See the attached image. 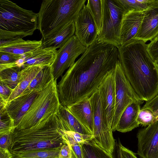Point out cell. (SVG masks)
Returning <instances> with one entry per match:
<instances>
[{"label": "cell", "instance_id": "obj_1", "mask_svg": "<svg viewBox=\"0 0 158 158\" xmlns=\"http://www.w3.org/2000/svg\"><path fill=\"white\" fill-rule=\"evenodd\" d=\"M119 60L117 47L97 39L69 68L57 84L60 104L66 106L89 98Z\"/></svg>", "mask_w": 158, "mask_h": 158}, {"label": "cell", "instance_id": "obj_2", "mask_svg": "<svg viewBox=\"0 0 158 158\" xmlns=\"http://www.w3.org/2000/svg\"><path fill=\"white\" fill-rule=\"evenodd\" d=\"M147 44L135 40L118 48L124 73L139 99L148 101L158 94V68L150 56Z\"/></svg>", "mask_w": 158, "mask_h": 158}, {"label": "cell", "instance_id": "obj_3", "mask_svg": "<svg viewBox=\"0 0 158 158\" xmlns=\"http://www.w3.org/2000/svg\"><path fill=\"white\" fill-rule=\"evenodd\" d=\"M61 122L56 113L42 119L30 127L15 129L11 133L12 142L8 149L13 155L43 149L61 148L63 139Z\"/></svg>", "mask_w": 158, "mask_h": 158}, {"label": "cell", "instance_id": "obj_4", "mask_svg": "<svg viewBox=\"0 0 158 158\" xmlns=\"http://www.w3.org/2000/svg\"><path fill=\"white\" fill-rule=\"evenodd\" d=\"M86 0H44L38 13V29L43 40L74 22Z\"/></svg>", "mask_w": 158, "mask_h": 158}, {"label": "cell", "instance_id": "obj_5", "mask_svg": "<svg viewBox=\"0 0 158 158\" xmlns=\"http://www.w3.org/2000/svg\"><path fill=\"white\" fill-rule=\"evenodd\" d=\"M38 25V13L9 0H0V41L31 35Z\"/></svg>", "mask_w": 158, "mask_h": 158}, {"label": "cell", "instance_id": "obj_6", "mask_svg": "<svg viewBox=\"0 0 158 158\" xmlns=\"http://www.w3.org/2000/svg\"><path fill=\"white\" fill-rule=\"evenodd\" d=\"M56 80L53 79L41 91L15 129L30 127L57 112L60 103Z\"/></svg>", "mask_w": 158, "mask_h": 158}, {"label": "cell", "instance_id": "obj_7", "mask_svg": "<svg viewBox=\"0 0 158 158\" xmlns=\"http://www.w3.org/2000/svg\"><path fill=\"white\" fill-rule=\"evenodd\" d=\"M102 24L97 39L118 48L121 45L122 21L127 11L118 0H102Z\"/></svg>", "mask_w": 158, "mask_h": 158}, {"label": "cell", "instance_id": "obj_8", "mask_svg": "<svg viewBox=\"0 0 158 158\" xmlns=\"http://www.w3.org/2000/svg\"><path fill=\"white\" fill-rule=\"evenodd\" d=\"M93 113V127L92 140L112 154L115 143L111 128L106 123L98 89L89 98Z\"/></svg>", "mask_w": 158, "mask_h": 158}, {"label": "cell", "instance_id": "obj_9", "mask_svg": "<svg viewBox=\"0 0 158 158\" xmlns=\"http://www.w3.org/2000/svg\"><path fill=\"white\" fill-rule=\"evenodd\" d=\"M115 83V106L111 129L116 131L119 119L124 110L131 103L143 102L135 93L126 78L119 60L114 69Z\"/></svg>", "mask_w": 158, "mask_h": 158}, {"label": "cell", "instance_id": "obj_10", "mask_svg": "<svg viewBox=\"0 0 158 158\" xmlns=\"http://www.w3.org/2000/svg\"><path fill=\"white\" fill-rule=\"evenodd\" d=\"M87 48L74 35L57 50L56 58L51 66L54 79L57 80L61 76L65 70L74 63L76 59L83 53Z\"/></svg>", "mask_w": 158, "mask_h": 158}, {"label": "cell", "instance_id": "obj_11", "mask_svg": "<svg viewBox=\"0 0 158 158\" xmlns=\"http://www.w3.org/2000/svg\"><path fill=\"white\" fill-rule=\"evenodd\" d=\"M74 35L81 43L87 48L97 39L98 29L90 10L85 5L74 22Z\"/></svg>", "mask_w": 158, "mask_h": 158}, {"label": "cell", "instance_id": "obj_12", "mask_svg": "<svg viewBox=\"0 0 158 158\" xmlns=\"http://www.w3.org/2000/svg\"><path fill=\"white\" fill-rule=\"evenodd\" d=\"M137 138V155L141 158H158V119L139 129Z\"/></svg>", "mask_w": 158, "mask_h": 158}, {"label": "cell", "instance_id": "obj_13", "mask_svg": "<svg viewBox=\"0 0 158 158\" xmlns=\"http://www.w3.org/2000/svg\"><path fill=\"white\" fill-rule=\"evenodd\" d=\"M114 69L106 76L98 88L105 121L111 128L115 106Z\"/></svg>", "mask_w": 158, "mask_h": 158}, {"label": "cell", "instance_id": "obj_14", "mask_svg": "<svg viewBox=\"0 0 158 158\" xmlns=\"http://www.w3.org/2000/svg\"><path fill=\"white\" fill-rule=\"evenodd\" d=\"M143 13L140 27L135 39L146 43L158 35V0H152Z\"/></svg>", "mask_w": 158, "mask_h": 158}, {"label": "cell", "instance_id": "obj_15", "mask_svg": "<svg viewBox=\"0 0 158 158\" xmlns=\"http://www.w3.org/2000/svg\"><path fill=\"white\" fill-rule=\"evenodd\" d=\"M42 90L35 89L31 91L25 90L8 104L6 108L7 111L14 120L16 127Z\"/></svg>", "mask_w": 158, "mask_h": 158}, {"label": "cell", "instance_id": "obj_16", "mask_svg": "<svg viewBox=\"0 0 158 158\" xmlns=\"http://www.w3.org/2000/svg\"><path fill=\"white\" fill-rule=\"evenodd\" d=\"M143 15L142 11L132 10L126 12L122 23L120 46L125 45L135 40Z\"/></svg>", "mask_w": 158, "mask_h": 158}, {"label": "cell", "instance_id": "obj_17", "mask_svg": "<svg viewBox=\"0 0 158 158\" xmlns=\"http://www.w3.org/2000/svg\"><path fill=\"white\" fill-rule=\"evenodd\" d=\"M43 39L39 40H27L18 38L13 40L0 42V52L16 56L24 55L41 47Z\"/></svg>", "mask_w": 158, "mask_h": 158}, {"label": "cell", "instance_id": "obj_18", "mask_svg": "<svg viewBox=\"0 0 158 158\" xmlns=\"http://www.w3.org/2000/svg\"><path fill=\"white\" fill-rule=\"evenodd\" d=\"M55 48L42 47L23 56L22 59V69L31 65L51 66L56 56Z\"/></svg>", "mask_w": 158, "mask_h": 158}, {"label": "cell", "instance_id": "obj_19", "mask_svg": "<svg viewBox=\"0 0 158 158\" xmlns=\"http://www.w3.org/2000/svg\"><path fill=\"white\" fill-rule=\"evenodd\" d=\"M143 102H136L129 105L122 114L118 123L116 131L125 133L139 127L137 121L140 106Z\"/></svg>", "mask_w": 158, "mask_h": 158}, {"label": "cell", "instance_id": "obj_20", "mask_svg": "<svg viewBox=\"0 0 158 158\" xmlns=\"http://www.w3.org/2000/svg\"><path fill=\"white\" fill-rule=\"evenodd\" d=\"M68 110L92 134L93 116L89 98L66 106Z\"/></svg>", "mask_w": 158, "mask_h": 158}, {"label": "cell", "instance_id": "obj_21", "mask_svg": "<svg viewBox=\"0 0 158 158\" xmlns=\"http://www.w3.org/2000/svg\"><path fill=\"white\" fill-rule=\"evenodd\" d=\"M56 114L61 122L63 130L92 135L91 132L81 123L66 106L60 104Z\"/></svg>", "mask_w": 158, "mask_h": 158}, {"label": "cell", "instance_id": "obj_22", "mask_svg": "<svg viewBox=\"0 0 158 158\" xmlns=\"http://www.w3.org/2000/svg\"><path fill=\"white\" fill-rule=\"evenodd\" d=\"M43 67L31 65L23 68L21 70L19 73L18 84L9 98L6 106L11 100L20 94L28 87L32 80Z\"/></svg>", "mask_w": 158, "mask_h": 158}, {"label": "cell", "instance_id": "obj_23", "mask_svg": "<svg viewBox=\"0 0 158 158\" xmlns=\"http://www.w3.org/2000/svg\"><path fill=\"white\" fill-rule=\"evenodd\" d=\"M74 22L72 23L56 34L43 40L42 47L57 49L63 45L74 35Z\"/></svg>", "mask_w": 158, "mask_h": 158}, {"label": "cell", "instance_id": "obj_24", "mask_svg": "<svg viewBox=\"0 0 158 158\" xmlns=\"http://www.w3.org/2000/svg\"><path fill=\"white\" fill-rule=\"evenodd\" d=\"M54 79L51 66L43 67L25 90L43 89L46 85Z\"/></svg>", "mask_w": 158, "mask_h": 158}, {"label": "cell", "instance_id": "obj_25", "mask_svg": "<svg viewBox=\"0 0 158 158\" xmlns=\"http://www.w3.org/2000/svg\"><path fill=\"white\" fill-rule=\"evenodd\" d=\"M83 158H114L109 153L92 140L81 144Z\"/></svg>", "mask_w": 158, "mask_h": 158}, {"label": "cell", "instance_id": "obj_26", "mask_svg": "<svg viewBox=\"0 0 158 158\" xmlns=\"http://www.w3.org/2000/svg\"><path fill=\"white\" fill-rule=\"evenodd\" d=\"M22 69L17 66L0 71V82L13 90L18 84L19 73Z\"/></svg>", "mask_w": 158, "mask_h": 158}, {"label": "cell", "instance_id": "obj_27", "mask_svg": "<svg viewBox=\"0 0 158 158\" xmlns=\"http://www.w3.org/2000/svg\"><path fill=\"white\" fill-rule=\"evenodd\" d=\"M60 148L40 149L26 151L15 155L24 158H58Z\"/></svg>", "mask_w": 158, "mask_h": 158}, {"label": "cell", "instance_id": "obj_28", "mask_svg": "<svg viewBox=\"0 0 158 158\" xmlns=\"http://www.w3.org/2000/svg\"><path fill=\"white\" fill-rule=\"evenodd\" d=\"M86 5L89 8L94 19L99 34L102 24V0H88Z\"/></svg>", "mask_w": 158, "mask_h": 158}, {"label": "cell", "instance_id": "obj_29", "mask_svg": "<svg viewBox=\"0 0 158 158\" xmlns=\"http://www.w3.org/2000/svg\"><path fill=\"white\" fill-rule=\"evenodd\" d=\"M16 128L14 121L9 115L6 109L0 108V135L10 134Z\"/></svg>", "mask_w": 158, "mask_h": 158}, {"label": "cell", "instance_id": "obj_30", "mask_svg": "<svg viewBox=\"0 0 158 158\" xmlns=\"http://www.w3.org/2000/svg\"><path fill=\"white\" fill-rule=\"evenodd\" d=\"M23 57V56L0 52V71L17 66L21 67L20 62Z\"/></svg>", "mask_w": 158, "mask_h": 158}, {"label": "cell", "instance_id": "obj_31", "mask_svg": "<svg viewBox=\"0 0 158 158\" xmlns=\"http://www.w3.org/2000/svg\"><path fill=\"white\" fill-rule=\"evenodd\" d=\"M127 11L136 10L143 11L148 7L152 0H118Z\"/></svg>", "mask_w": 158, "mask_h": 158}, {"label": "cell", "instance_id": "obj_32", "mask_svg": "<svg viewBox=\"0 0 158 158\" xmlns=\"http://www.w3.org/2000/svg\"><path fill=\"white\" fill-rule=\"evenodd\" d=\"M63 139L69 147L71 158H83L81 144L75 142L72 139L61 132Z\"/></svg>", "mask_w": 158, "mask_h": 158}, {"label": "cell", "instance_id": "obj_33", "mask_svg": "<svg viewBox=\"0 0 158 158\" xmlns=\"http://www.w3.org/2000/svg\"><path fill=\"white\" fill-rule=\"evenodd\" d=\"M137 120L139 125L148 126L155 122L154 113L149 109H141Z\"/></svg>", "mask_w": 158, "mask_h": 158}, {"label": "cell", "instance_id": "obj_34", "mask_svg": "<svg viewBox=\"0 0 158 158\" xmlns=\"http://www.w3.org/2000/svg\"><path fill=\"white\" fill-rule=\"evenodd\" d=\"M62 132L72 139L75 142L81 144L92 139V135H85L78 132L61 129Z\"/></svg>", "mask_w": 158, "mask_h": 158}, {"label": "cell", "instance_id": "obj_35", "mask_svg": "<svg viewBox=\"0 0 158 158\" xmlns=\"http://www.w3.org/2000/svg\"><path fill=\"white\" fill-rule=\"evenodd\" d=\"M147 49L153 61L158 60V35L147 44Z\"/></svg>", "mask_w": 158, "mask_h": 158}, {"label": "cell", "instance_id": "obj_36", "mask_svg": "<svg viewBox=\"0 0 158 158\" xmlns=\"http://www.w3.org/2000/svg\"><path fill=\"white\" fill-rule=\"evenodd\" d=\"M141 109H149L153 113L157 111L158 110V94L150 100L146 102Z\"/></svg>", "mask_w": 158, "mask_h": 158}, {"label": "cell", "instance_id": "obj_37", "mask_svg": "<svg viewBox=\"0 0 158 158\" xmlns=\"http://www.w3.org/2000/svg\"><path fill=\"white\" fill-rule=\"evenodd\" d=\"M11 142L12 137L11 134L0 135V148L8 150Z\"/></svg>", "mask_w": 158, "mask_h": 158}, {"label": "cell", "instance_id": "obj_38", "mask_svg": "<svg viewBox=\"0 0 158 158\" xmlns=\"http://www.w3.org/2000/svg\"><path fill=\"white\" fill-rule=\"evenodd\" d=\"M120 145L122 158H138L132 151L123 146L121 143Z\"/></svg>", "mask_w": 158, "mask_h": 158}, {"label": "cell", "instance_id": "obj_39", "mask_svg": "<svg viewBox=\"0 0 158 158\" xmlns=\"http://www.w3.org/2000/svg\"><path fill=\"white\" fill-rule=\"evenodd\" d=\"M58 158H71L70 150L68 145L65 144L61 148Z\"/></svg>", "mask_w": 158, "mask_h": 158}, {"label": "cell", "instance_id": "obj_40", "mask_svg": "<svg viewBox=\"0 0 158 158\" xmlns=\"http://www.w3.org/2000/svg\"><path fill=\"white\" fill-rule=\"evenodd\" d=\"M121 143L119 140H118V143L116 141L115 143L114 150L113 153L114 155H112L114 158H122L120 145Z\"/></svg>", "mask_w": 158, "mask_h": 158}, {"label": "cell", "instance_id": "obj_41", "mask_svg": "<svg viewBox=\"0 0 158 158\" xmlns=\"http://www.w3.org/2000/svg\"><path fill=\"white\" fill-rule=\"evenodd\" d=\"M13 155L8 150L0 148V158H11Z\"/></svg>", "mask_w": 158, "mask_h": 158}, {"label": "cell", "instance_id": "obj_42", "mask_svg": "<svg viewBox=\"0 0 158 158\" xmlns=\"http://www.w3.org/2000/svg\"><path fill=\"white\" fill-rule=\"evenodd\" d=\"M155 122L158 119V110L154 113Z\"/></svg>", "mask_w": 158, "mask_h": 158}, {"label": "cell", "instance_id": "obj_43", "mask_svg": "<svg viewBox=\"0 0 158 158\" xmlns=\"http://www.w3.org/2000/svg\"><path fill=\"white\" fill-rule=\"evenodd\" d=\"M13 155V154H12ZM11 158H24L22 157H20L17 155H13V156Z\"/></svg>", "mask_w": 158, "mask_h": 158}, {"label": "cell", "instance_id": "obj_44", "mask_svg": "<svg viewBox=\"0 0 158 158\" xmlns=\"http://www.w3.org/2000/svg\"><path fill=\"white\" fill-rule=\"evenodd\" d=\"M155 63L156 64V65L157 66V67L158 68V60L155 62Z\"/></svg>", "mask_w": 158, "mask_h": 158}]
</instances>
